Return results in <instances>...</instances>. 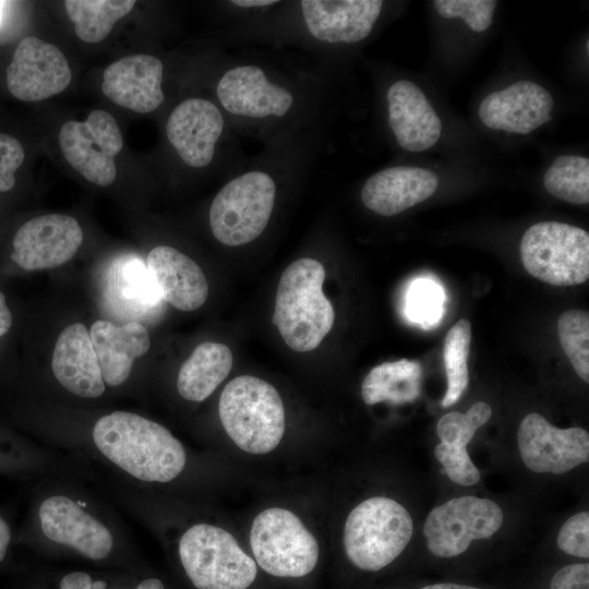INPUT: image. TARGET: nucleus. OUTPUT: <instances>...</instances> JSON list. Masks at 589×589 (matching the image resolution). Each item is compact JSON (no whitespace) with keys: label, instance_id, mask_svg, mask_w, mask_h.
<instances>
[{"label":"nucleus","instance_id":"nucleus-14","mask_svg":"<svg viewBox=\"0 0 589 589\" xmlns=\"http://www.w3.org/2000/svg\"><path fill=\"white\" fill-rule=\"evenodd\" d=\"M38 518L47 539L74 549L89 560H103L112 551L111 531L69 496L45 498L39 505Z\"/></svg>","mask_w":589,"mask_h":589},{"label":"nucleus","instance_id":"nucleus-30","mask_svg":"<svg viewBox=\"0 0 589 589\" xmlns=\"http://www.w3.org/2000/svg\"><path fill=\"white\" fill-rule=\"evenodd\" d=\"M471 326L461 318L448 330L444 341L443 358L447 377V389L442 407L456 404L469 384L467 360L470 352Z\"/></svg>","mask_w":589,"mask_h":589},{"label":"nucleus","instance_id":"nucleus-28","mask_svg":"<svg viewBox=\"0 0 589 589\" xmlns=\"http://www.w3.org/2000/svg\"><path fill=\"white\" fill-rule=\"evenodd\" d=\"M422 368L418 361L400 359L374 366L364 377L361 394L366 405L414 401L421 392Z\"/></svg>","mask_w":589,"mask_h":589},{"label":"nucleus","instance_id":"nucleus-17","mask_svg":"<svg viewBox=\"0 0 589 589\" xmlns=\"http://www.w3.org/2000/svg\"><path fill=\"white\" fill-rule=\"evenodd\" d=\"M216 93L228 112L249 118L283 117L293 104L290 91L269 82L257 65L231 68L219 80Z\"/></svg>","mask_w":589,"mask_h":589},{"label":"nucleus","instance_id":"nucleus-7","mask_svg":"<svg viewBox=\"0 0 589 589\" xmlns=\"http://www.w3.org/2000/svg\"><path fill=\"white\" fill-rule=\"evenodd\" d=\"M275 197L276 184L266 172L253 170L230 180L209 208L214 237L229 247L255 240L269 221Z\"/></svg>","mask_w":589,"mask_h":589},{"label":"nucleus","instance_id":"nucleus-16","mask_svg":"<svg viewBox=\"0 0 589 589\" xmlns=\"http://www.w3.org/2000/svg\"><path fill=\"white\" fill-rule=\"evenodd\" d=\"M553 105L544 87L519 81L489 94L480 104L479 117L490 129L528 134L551 120Z\"/></svg>","mask_w":589,"mask_h":589},{"label":"nucleus","instance_id":"nucleus-5","mask_svg":"<svg viewBox=\"0 0 589 589\" xmlns=\"http://www.w3.org/2000/svg\"><path fill=\"white\" fill-rule=\"evenodd\" d=\"M179 556L197 589H248L257 567L231 533L209 524L190 527L179 540Z\"/></svg>","mask_w":589,"mask_h":589},{"label":"nucleus","instance_id":"nucleus-27","mask_svg":"<svg viewBox=\"0 0 589 589\" xmlns=\"http://www.w3.org/2000/svg\"><path fill=\"white\" fill-rule=\"evenodd\" d=\"M232 363L228 346L213 341L200 344L179 370V394L190 401L205 400L228 376Z\"/></svg>","mask_w":589,"mask_h":589},{"label":"nucleus","instance_id":"nucleus-32","mask_svg":"<svg viewBox=\"0 0 589 589\" xmlns=\"http://www.w3.org/2000/svg\"><path fill=\"white\" fill-rule=\"evenodd\" d=\"M557 334L564 352L578 376L589 382V314L565 311L557 320Z\"/></svg>","mask_w":589,"mask_h":589},{"label":"nucleus","instance_id":"nucleus-36","mask_svg":"<svg viewBox=\"0 0 589 589\" xmlns=\"http://www.w3.org/2000/svg\"><path fill=\"white\" fill-rule=\"evenodd\" d=\"M24 156L23 146L15 137L0 133V192H7L14 187V175Z\"/></svg>","mask_w":589,"mask_h":589},{"label":"nucleus","instance_id":"nucleus-43","mask_svg":"<svg viewBox=\"0 0 589 589\" xmlns=\"http://www.w3.org/2000/svg\"><path fill=\"white\" fill-rule=\"evenodd\" d=\"M421 589H479L472 586L460 585V584H433L422 587Z\"/></svg>","mask_w":589,"mask_h":589},{"label":"nucleus","instance_id":"nucleus-6","mask_svg":"<svg viewBox=\"0 0 589 589\" xmlns=\"http://www.w3.org/2000/svg\"><path fill=\"white\" fill-rule=\"evenodd\" d=\"M525 269L553 286H573L589 278V235L558 221L532 225L520 241Z\"/></svg>","mask_w":589,"mask_h":589},{"label":"nucleus","instance_id":"nucleus-42","mask_svg":"<svg viewBox=\"0 0 589 589\" xmlns=\"http://www.w3.org/2000/svg\"><path fill=\"white\" fill-rule=\"evenodd\" d=\"M275 0H235L231 1L232 4L242 8H262L275 4Z\"/></svg>","mask_w":589,"mask_h":589},{"label":"nucleus","instance_id":"nucleus-24","mask_svg":"<svg viewBox=\"0 0 589 589\" xmlns=\"http://www.w3.org/2000/svg\"><path fill=\"white\" fill-rule=\"evenodd\" d=\"M491 414L486 402L477 401L466 413L452 411L438 420L436 433L441 443L434 454L453 482L465 486L479 482L480 472L468 455L467 445Z\"/></svg>","mask_w":589,"mask_h":589},{"label":"nucleus","instance_id":"nucleus-31","mask_svg":"<svg viewBox=\"0 0 589 589\" xmlns=\"http://www.w3.org/2000/svg\"><path fill=\"white\" fill-rule=\"evenodd\" d=\"M545 190L573 204L589 202V159L578 155L558 156L543 177Z\"/></svg>","mask_w":589,"mask_h":589},{"label":"nucleus","instance_id":"nucleus-11","mask_svg":"<svg viewBox=\"0 0 589 589\" xmlns=\"http://www.w3.org/2000/svg\"><path fill=\"white\" fill-rule=\"evenodd\" d=\"M517 442L524 464L533 472L562 474L589 460L585 429H558L539 413L521 420Z\"/></svg>","mask_w":589,"mask_h":589},{"label":"nucleus","instance_id":"nucleus-15","mask_svg":"<svg viewBox=\"0 0 589 589\" xmlns=\"http://www.w3.org/2000/svg\"><path fill=\"white\" fill-rule=\"evenodd\" d=\"M224 124L220 110L212 101L189 98L170 113L166 133L170 144L187 165L203 168L214 158Z\"/></svg>","mask_w":589,"mask_h":589},{"label":"nucleus","instance_id":"nucleus-25","mask_svg":"<svg viewBox=\"0 0 589 589\" xmlns=\"http://www.w3.org/2000/svg\"><path fill=\"white\" fill-rule=\"evenodd\" d=\"M89 336L105 385L116 387L130 376L135 359L145 354L151 347L149 334L140 322L123 325L97 320Z\"/></svg>","mask_w":589,"mask_h":589},{"label":"nucleus","instance_id":"nucleus-2","mask_svg":"<svg viewBox=\"0 0 589 589\" xmlns=\"http://www.w3.org/2000/svg\"><path fill=\"white\" fill-rule=\"evenodd\" d=\"M324 278L323 264L303 257L286 267L279 279L273 323L294 351L315 349L333 327L335 311L323 293Z\"/></svg>","mask_w":589,"mask_h":589},{"label":"nucleus","instance_id":"nucleus-41","mask_svg":"<svg viewBox=\"0 0 589 589\" xmlns=\"http://www.w3.org/2000/svg\"><path fill=\"white\" fill-rule=\"evenodd\" d=\"M12 539L9 524L0 516V562L4 558L7 550Z\"/></svg>","mask_w":589,"mask_h":589},{"label":"nucleus","instance_id":"nucleus-3","mask_svg":"<svg viewBox=\"0 0 589 589\" xmlns=\"http://www.w3.org/2000/svg\"><path fill=\"white\" fill-rule=\"evenodd\" d=\"M218 412L229 437L247 453H269L283 438V400L277 389L262 378L241 375L231 380L220 394Z\"/></svg>","mask_w":589,"mask_h":589},{"label":"nucleus","instance_id":"nucleus-19","mask_svg":"<svg viewBox=\"0 0 589 589\" xmlns=\"http://www.w3.org/2000/svg\"><path fill=\"white\" fill-rule=\"evenodd\" d=\"M300 4L311 35L332 44L366 38L383 7L380 0H303Z\"/></svg>","mask_w":589,"mask_h":589},{"label":"nucleus","instance_id":"nucleus-44","mask_svg":"<svg viewBox=\"0 0 589 589\" xmlns=\"http://www.w3.org/2000/svg\"><path fill=\"white\" fill-rule=\"evenodd\" d=\"M135 589H165L164 584L157 578H147L141 581Z\"/></svg>","mask_w":589,"mask_h":589},{"label":"nucleus","instance_id":"nucleus-33","mask_svg":"<svg viewBox=\"0 0 589 589\" xmlns=\"http://www.w3.org/2000/svg\"><path fill=\"white\" fill-rule=\"evenodd\" d=\"M443 293L438 286L426 279L416 280L407 294V313L423 327L435 323L442 314Z\"/></svg>","mask_w":589,"mask_h":589},{"label":"nucleus","instance_id":"nucleus-8","mask_svg":"<svg viewBox=\"0 0 589 589\" xmlns=\"http://www.w3.org/2000/svg\"><path fill=\"white\" fill-rule=\"evenodd\" d=\"M250 544L260 567L277 577H303L318 561V544L313 534L296 514L280 507L257 514Z\"/></svg>","mask_w":589,"mask_h":589},{"label":"nucleus","instance_id":"nucleus-1","mask_svg":"<svg viewBox=\"0 0 589 589\" xmlns=\"http://www.w3.org/2000/svg\"><path fill=\"white\" fill-rule=\"evenodd\" d=\"M92 436L104 457L140 481L169 482L187 462L179 440L164 425L133 412L113 411L100 417Z\"/></svg>","mask_w":589,"mask_h":589},{"label":"nucleus","instance_id":"nucleus-35","mask_svg":"<svg viewBox=\"0 0 589 589\" xmlns=\"http://www.w3.org/2000/svg\"><path fill=\"white\" fill-rule=\"evenodd\" d=\"M557 546L564 553L589 557V514L580 512L569 517L562 526L557 536Z\"/></svg>","mask_w":589,"mask_h":589},{"label":"nucleus","instance_id":"nucleus-39","mask_svg":"<svg viewBox=\"0 0 589 589\" xmlns=\"http://www.w3.org/2000/svg\"><path fill=\"white\" fill-rule=\"evenodd\" d=\"M60 589H106L104 580H93L85 572H72L62 577Z\"/></svg>","mask_w":589,"mask_h":589},{"label":"nucleus","instance_id":"nucleus-29","mask_svg":"<svg viewBox=\"0 0 589 589\" xmlns=\"http://www.w3.org/2000/svg\"><path fill=\"white\" fill-rule=\"evenodd\" d=\"M134 0H67L65 11L74 23L76 36L86 43H99L115 23L134 7Z\"/></svg>","mask_w":589,"mask_h":589},{"label":"nucleus","instance_id":"nucleus-10","mask_svg":"<svg viewBox=\"0 0 589 589\" xmlns=\"http://www.w3.org/2000/svg\"><path fill=\"white\" fill-rule=\"evenodd\" d=\"M59 143L67 161L87 181L107 187L116 180L115 157L123 147V139L109 112L96 109L84 122L67 121L60 129Z\"/></svg>","mask_w":589,"mask_h":589},{"label":"nucleus","instance_id":"nucleus-9","mask_svg":"<svg viewBox=\"0 0 589 589\" xmlns=\"http://www.w3.org/2000/svg\"><path fill=\"white\" fill-rule=\"evenodd\" d=\"M503 521V510L495 502L466 495L434 507L424 521L423 534L433 555L454 557L466 552L472 541L496 533Z\"/></svg>","mask_w":589,"mask_h":589},{"label":"nucleus","instance_id":"nucleus-34","mask_svg":"<svg viewBox=\"0 0 589 589\" xmlns=\"http://www.w3.org/2000/svg\"><path fill=\"white\" fill-rule=\"evenodd\" d=\"M437 13L445 19L459 17L474 32H483L492 22L496 7L494 0H436Z\"/></svg>","mask_w":589,"mask_h":589},{"label":"nucleus","instance_id":"nucleus-26","mask_svg":"<svg viewBox=\"0 0 589 589\" xmlns=\"http://www.w3.org/2000/svg\"><path fill=\"white\" fill-rule=\"evenodd\" d=\"M106 287L108 300L133 317L151 315L163 301L146 265L134 255L119 257L112 263Z\"/></svg>","mask_w":589,"mask_h":589},{"label":"nucleus","instance_id":"nucleus-38","mask_svg":"<svg viewBox=\"0 0 589 589\" xmlns=\"http://www.w3.org/2000/svg\"><path fill=\"white\" fill-rule=\"evenodd\" d=\"M550 589H589V564H570L552 577Z\"/></svg>","mask_w":589,"mask_h":589},{"label":"nucleus","instance_id":"nucleus-18","mask_svg":"<svg viewBox=\"0 0 589 589\" xmlns=\"http://www.w3.org/2000/svg\"><path fill=\"white\" fill-rule=\"evenodd\" d=\"M163 72V62L154 56H128L105 69L101 91L112 103L147 113L164 101Z\"/></svg>","mask_w":589,"mask_h":589},{"label":"nucleus","instance_id":"nucleus-12","mask_svg":"<svg viewBox=\"0 0 589 589\" xmlns=\"http://www.w3.org/2000/svg\"><path fill=\"white\" fill-rule=\"evenodd\" d=\"M72 72L58 47L37 37L23 38L7 69L9 92L23 101H38L63 92Z\"/></svg>","mask_w":589,"mask_h":589},{"label":"nucleus","instance_id":"nucleus-21","mask_svg":"<svg viewBox=\"0 0 589 589\" xmlns=\"http://www.w3.org/2000/svg\"><path fill=\"white\" fill-rule=\"evenodd\" d=\"M147 272L163 301L181 311L201 308L208 296L201 267L175 248L159 245L146 257Z\"/></svg>","mask_w":589,"mask_h":589},{"label":"nucleus","instance_id":"nucleus-37","mask_svg":"<svg viewBox=\"0 0 589 589\" xmlns=\"http://www.w3.org/2000/svg\"><path fill=\"white\" fill-rule=\"evenodd\" d=\"M26 3L19 1H0V44L14 38L28 20Z\"/></svg>","mask_w":589,"mask_h":589},{"label":"nucleus","instance_id":"nucleus-4","mask_svg":"<svg viewBox=\"0 0 589 589\" xmlns=\"http://www.w3.org/2000/svg\"><path fill=\"white\" fill-rule=\"evenodd\" d=\"M413 522L408 510L385 496L370 497L348 515L344 548L358 568L376 572L390 564L410 542Z\"/></svg>","mask_w":589,"mask_h":589},{"label":"nucleus","instance_id":"nucleus-20","mask_svg":"<svg viewBox=\"0 0 589 589\" xmlns=\"http://www.w3.org/2000/svg\"><path fill=\"white\" fill-rule=\"evenodd\" d=\"M388 123L397 143L409 152H423L440 139L442 122L423 92L401 80L387 91Z\"/></svg>","mask_w":589,"mask_h":589},{"label":"nucleus","instance_id":"nucleus-13","mask_svg":"<svg viewBox=\"0 0 589 589\" xmlns=\"http://www.w3.org/2000/svg\"><path fill=\"white\" fill-rule=\"evenodd\" d=\"M83 242L76 219L63 214L34 217L13 238L11 259L24 271L58 267L70 261Z\"/></svg>","mask_w":589,"mask_h":589},{"label":"nucleus","instance_id":"nucleus-22","mask_svg":"<svg viewBox=\"0 0 589 589\" xmlns=\"http://www.w3.org/2000/svg\"><path fill=\"white\" fill-rule=\"evenodd\" d=\"M51 368L57 381L73 395L97 398L106 389L89 332L82 323L71 324L60 333Z\"/></svg>","mask_w":589,"mask_h":589},{"label":"nucleus","instance_id":"nucleus-40","mask_svg":"<svg viewBox=\"0 0 589 589\" xmlns=\"http://www.w3.org/2000/svg\"><path fill=\"white\" fill-rule=\"evenodd\" d=\"M12 325V314L7 305L5 297L0 291V337L5 335Z\"/></svg>","mask_w":589,"mask_h":589},{"label":"nucleus","instance_id":"nucleus-23","mask_svg":"<svg viewBox=\"0 0 589 589\" xmlns=\"http://www.w3.org/2000/svg\"><path fill=\"white\" fill-rule=\"evenodd\" d=\"M438 178L429 169L398 166L381 170L366 180L361 200L366 208L382 215H397L429 199Z\"/></svg>","mask_w":589,"mask_h":589}]
</instances>
